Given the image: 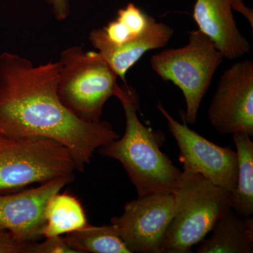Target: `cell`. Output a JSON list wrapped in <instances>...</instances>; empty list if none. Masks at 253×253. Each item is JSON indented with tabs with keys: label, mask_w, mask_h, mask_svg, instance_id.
Wrapping results in <instances>:
<instances>
[{
	"label": "cell",
	"mask_w": 253,
	"mask_h": 253,
	"mask_svg": "<svg viewBox=\"0 0 253 253\" xmlns=\"http://www.w3.org/2000/svg\"><path fill=\"white\" fill-rule=\"evenodd\" d=\"M51 6L53 14L58 21H64L70 14V4L68 0H46Z\"/></svg>",
	"instance_id": "cell-19"
},
{
	"label": "cell",
	"mask_w": 253,
	"mask_h": 253,
	"mask_svg": "<svg viewBox=\"0 0 253 253\" xmlns=\"http://www.w3.org/2000/svg\"><path fill=\"white\" fill-rule=\"evenodd\" d=\"M174 212L168 226L162 253H188L212 231L231 205V191L204 176L182 172L174 194Z\"/></svg>",
	"instance_id": "cell-3"
},
{
	"label": "cell",
	"mask_w": 253,
	"mask_h": 253,
	"mask_svg": "<svg viewBox=\"0 0 253 253\" xmlns=\"http://www.w3.org/2000/svg\"><path fill=\"white\" fill-rule=\"evenodd\" d=\"M174 206L173 194L138 196L126 203L121 215L111 218V224L131 253H162Z\"/></svg>",
	"instance_id": "cell-7"
},
{
	"label": "cell",
	"mask_w": 253,
	"mask_h": 253,
	"mask_svg": "<svg viewBox=\"0 0 253 253\" xmlns=\"http://www.w3.org/2000/svg\"><path fill=\"white\" fill-rule=\"evenodd\" d=\"M64 238L76 253H131L111 224L103 226L87 224L66 234Z\"/></svg>",
	"instance_id": "cell-16"
},
{
	"label": "cell",
	"mask_w": 253,
	"mask_h": 253,
	"mask_svg": "<svg viewBox=\"0 0 253 253\" xmlns=\"http://www.w3.org/2000/svg\"><path fill=\"white\" fill-rule=\"evenodd\" d=\"M174 35V30L164 23L155 21L149 31L138 39L122 45L107 44L96 38L89 37V41L102 56L118 77L126 83V76L130 68L150 50L161 49L169 42Z\"/></svg>",
	"instance_id": "cell-12"
},
{
	"label": "cell",
	"mask_w": 253,
	"mask_h": 253,
	"mask_svg": "<svg viewBox=\"0 0 253 253\" xmlns=\"http://www.w3.org/2000/svg\"><path fill=\"white\" fill-rule=\"evenodd\" d=\"M208 118L221 134L253 136V62L238 61L220 79L208 109Z\"/></svg>",
	"instance_id": "cell-9"
},
{
	"label": "cell",
	"mask_w": 253,
	"mask_h": 253,
	"mask_svg": "<svg viewBox=\"0 0 253 253\" xmlns=\"http://www.w3.org/2000/svg\"><path fill=\"white\" fill-rule=\"evenodd\" d=\"M157 108L179 147L184 172L201 174L215 185L232 191L237 181L236 151L218 146L190 129L185 122H178L161 103Z\"/></svg>",
	"instance_id": "cell-8"
},
{
	"label": "cell",
	"mask_w": 253,
	"mask_h": 253,
	"mask_svg": "<svg viewBox=\"0 0 253 253\" xmlns=\"http://www.w3.org/2000/svg\"><path fill=\"white\" fill-rule=\"evenodd\" d=\"M224 56L212 40L200 30L189 32L185 46L153 55L150 64L163 81H170L182 91L186 109L184 121L194 125L202 100Z\"/></svg>",
	"instance_id": "cell-6"
},
{
	"label": "cell",
	"mask_w": 253,
	"mask_h": 253,
	"mask_svg": "<svg viewBox=\"0 0 253 253\" xmlns=\"http://www.w3.org/2000/svg\"><path fill=\"white\" fill-rule=\"evenodd\" d=\"M75 171L71 154L58 141L44 136L0 132V194L74 176Z\"/></svg>",
	"instance_id": "cell-5"
},
{
	"label": "cell",
	"mask_w": 253,
	"mask_h": 253,
	"mask_svg": "<svg viewBox=\"0 0 253 253\" xmlns=\"http://www.w3.org/2000/svg\"><path fill=\"white\" fill-rule=\"evenodd\" d=\"M232 10L226 0H196L193 11L199 30L229 60L242 57L251 49L249 41L237 27Z\"/></svg>",
	"instance_id": "cell-11"
},
{
	"label": "cell",
	"mask_w": 253,
	"mask_h": 253,
	"mask_svg": "<svg viewBox=\"0 0 253 253\" xmlns=\"http://www.w3.org/2000/svg\"><path fill=\"white\" fill-rule=\"evenodd\" d=\"M74 179L75 176L56 178L33 189L0 194V229L22 242L43 239L48 202Z\"/></svg>",
	"instance_id": "cell-10"
},
{
	"label": "cell",
	"mask_w": 253,
	"mask_h": 253,
	"mask_svg": "<svg viewBox=\"0 0 253 253\" xmlns=\"http://www.w3.org/2000/svg\"><path fill=\"white\" fill-rule=\"evenodd\" d=\"M89 224L81 201L69 193L54 195L45 210L43 238L66 235Z\"/></svg>",
	"instance_id": "cell-14"
},
{
	"label": "cell",
	"mask_w": 253,
	"mask_h": 253,
	"mask_svg": "<svg viewBox=\"0 0 253 253\" xmlns=\"http://www.w3.org/2000/svg\"><path fill=\"white\" fill-rule=\"evenodd\" d=\"M44 239L40 242L31 243L27 253H76L62 236Z\"/></svg>",
	"instance_id": "cell-17"
},
{
	"label": "cell",
	"mask_w": 253,
	"mask_h": 253,
	"mask_svg": "<svg viewBox=\"0 0 253 253\" xmlns=\"http://www.w3.org/2000/svg\"><path fill=\"white\" fill-rule=\"evenodd\" d=\"M212 234L201 242L198 253H253V219L231 208L217 221Z\"/></svg>",
	"instance_id": "cell-13"
},
{
	"label": "cell",
	"mask_w": 253,
	"mask_h": 253,
	"mask_svg": "<svg viewBox=\"0 0 253 253\" xmlns=\"http://www.w3.org/2000/svg\"><path fill=\"white\" fill-rule=\"evenodd\" d=\"M0 132H1V129H0Z\"/></svg>",
	"instance_id": "cell-21"
},
{
	"label": "cell",
	"mask_w": 253,
	"mask_h": 253,
	"mask_svg": "<svg viewBox=\"0 0 253 253\" xmlns=\"http://www.w3.org/2000/svg\"><path fill=\"white\" fill-rule=\"evenodd\" d=\"M230 4L231 9L241 13L251 24L253 28V12L252 9H249L245 5L243 0H226Z\"/></svg>",
	"instance_id": "cell-20"
},
{
	"label": "cell",
	"mask_w": 253,
	"mask_h": 253,
	"mask_svg": "<svg viewBox=\"0 0 253 253\" xmlns=\"http://www.w3.org/2000/svg\"><path fill=\"white\" fill-rule=\"evenodd\" d=\"M59 62L57 91L63 105L86 122L101 121L106 101L121 94L117 74L98 51L81 46L63 50Z\"/></svg>",
	"instance_id": "cell-4"
},
{
	"label": "cell",
	"mask_w": 253,
	"mask_h": 253,
	"mask_svg": "<svg viewBox=\"0 0 253 253\" xmlns=\"http://www.w3.org/2000/svg\"><path fill=\"white\" fill-rule=\"evenodd\" d=\"M120 100L126 115V130L122 137L99 149V154L119 161L135 186L138 196L173 194L180 184L182 172L173 164L161 147L164 135L141 122L138 117L139 96L133 86H121Z\"/></svg>",
	"instance_id": "cell-2"
},
{
	"label": "cell",
	"mask_w": 253,
	"mask_h": 253,
	"mask_svg": "<svg viewBox=\"0 0 253 253\" xmlns=\"http://www.w3.org/2000/svg\"><path fill=\"white\" fill-rule=\"evenodd\" d=\"M238 158L237 181L231 191V208L241 217L253 213V142L246 133L233 134Z\"/></svg>",
	"instance_id": "cell-15"
},
{
	"label": "cell",
	"mask_w": 253,
	"mask_h": 253,
	"mask_svg": "<svg viewBox=\"0 0 253 253\" xmlns=\"http://www.w3.org/2000/svg\"><path fill=\"white\" fill-rule=\"evenodd\" d=\"M59 61L35 66L11 52H0V129L8 135L39 136L63 145L78 172L95 151L119 135L107 121L86 122L63 105L58 94Z\"/></svg>",
	"instance_id": "cell-1"
},
{
	"label": "cell",
	"mask_w": 253,
	"mask_h": 253,
	"mask_svg": "<svg viewBox=\"0 0 253 253\" xmlns=\"http://www.w3.org/2000/svg\"><path fill=\"white\" fill-rule=\"evenodd\" d=\"M30 244L16 239L9 231L0 229V253H27Z\"/></svg>",
	"instance_id": "cell-18"
}]
</instances>
